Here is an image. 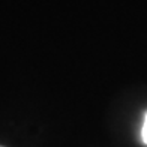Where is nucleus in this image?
Listing matches in <instances>:
<instances>
[{"label": "nucleus", "mask_w": 147, "mask_h": 147, "mask_svg": "<svg viewBox=\"0 0 147 147\" xmlns=\"http://www.w3.org/2000/svg\"><path fill=\"white\" fill-rule=\"evenodd\" d=\"M141 138L144 144H147V114L144 117V125H143V129H141Z\"/></svg>", "instance_id": "1"}, {"label": "nucleus", "mask_w": 147, "mask_h": 147, "mask_svg": "<svg viewBox=\"0 0 147 147\" xmlns=\"http://www.w3.org/2000/svg\"><path fill=\"white\" fill-rule=\"evenodd\" d=\"M0 147H2V146H0Z\"/></svg>", "instance_id": "2"}]
</instances>
